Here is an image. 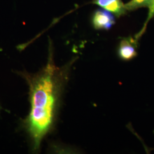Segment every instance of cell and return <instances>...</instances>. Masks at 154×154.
<instances>
[{
    "instance_id": "obj_5",
    "label": "cell",
    "mask_w": 154,
    "mask_h": 154,
    "mask_svg": "<svg viewBox=\"0 0 154 154\" xmlns=\"http://www.w3.org/2000/svg\"><path fill=\"white\" fill-rule=\"evenodd\" d=\"M152 0H131L125 4L127 11H132L141 8H149Z\"/></svg>"
},
{
    "instance_id": "obj_3",
    "label": "cell",
    "mask_w": 154,
    "mask_h": 154,
    "mask_svg": "<svg viewBox=\"0 0 154 154\" xmlns=\"http://www.w3.org/2000/svg\"><path fill=\"white\" fill-rule=\"evenodd\" d=\"M138 41L132 37L125 38L121 41L118 48V55L123 61H131L137 55Z\"/></svg>"
},
{
    "instance_id": "obj_1",
    "label": "cell",
    "mask_w": 154,
    "mask_h": 154,
    "mask_svg": "<svg viewBox=\"0 0 154 154\" xmlns=\"http://www.w3.org/2000/svg\"><path fill=\"white\" fill-rule=\"evenodd\" d=\"M66 70L55 66L50 52L44 68L37 74H23L30 88L31 110L26 121L28 132L37 150L53 125Z\"/></svg>"
},
{
    "instance_id": "obj_4",
    "label": "cell",
    "mask_w": 154,
    "mask_h": 154,
    "mask_svg": "<svg viewBox=\"0 0 154 154\" xmlns=\"http://www.w3.org/2000/svg\"><path fill=\"white\" fill-rule=\"evenodd\" d=\"M92 4L99 6L116 17H120L126 13L125 4L122 0H93Z\"/></svg>"
},
{
    "instance_id": "obj_6",
    "label": "cell",
    "mask_w": 154,
    "mask_h": 154,
    "mask_svg": "<svg viewBox=\"0 0 154 154\" xmlns=\"http://www.w3.org/2000/svg\"><path fill=\"white\" fill-rule=\"evenodd\" d=\"M149 13H148V16L147 17L146 21L144 22V24L143 25V28H142V29L140 30V31L135 35V38L136 39L137 41L140 38L144 32H146V28L147 26V25L149 23V21L153 18L154 17V0H152L150 5L149 7Z\"/></svg>"
},
{
    "instance_id": "obj_2",
    "label": "cell",
    "mask_w": 154,
    "mask_h": 154,
    "mask_svg": "<svg viewBox=\"0 0 154 154\" xmlns=\"http://www.w3.org/2000/svg\"><path fill=\"white\" fill-rule=\"evenodd\" d=\"M116 23L114 15L106 10H97L92 17V24L97 30H109Z\"/></svg>"
},
{
    "instance_id": "obj_7",
    "label": "cell",
    "mask_w": 154,
    "mask_h": 154,
    "mask_svg": "<svg viewBox=\"0 0 154 154\" xmlns=\"http://www.w3.org/2000/svg\"></svg>"
}]
</instances>
